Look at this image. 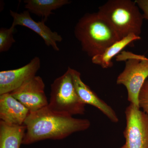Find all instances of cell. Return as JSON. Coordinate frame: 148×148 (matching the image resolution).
<instances>
[{"instance_id": "obj_15", "label": "cell", "mask_w": 148, "mask_h": 148, "mask_svg": "<svg viewBox=\"0 0 148 148\" xmlns=\"http://www.w3.org/2000/svg\"><path fill=\"white\" fill-rule=\"evenodd\" d=\"M15 26L12 25L10 28L0 29V52H5L9 50L15 42L13 34Z\"/></svg>"}, {"instance_id": "obj_1", "label": "cell", "mask_w": 148, "mask_h": 148, "mask_svg": "<svg viewBox=\"0 0 148 148\" xmlns=\"http://www.w3.org/2000/svg\"><path fill=\"white\" fill-rule=\"evenodd\" d=\"M24 125L26 130L22 145H29L47 139L62 140L75 132L86 130L90 122L87 119L55 112L47 106L30 112Z\"/></svg>"}, {"instance_id": "obj_7", "label": "cell", "mask_w": 148, "mask_h": 148, "mask_svg": "<svg viewBox=\"0 0 148 148\" xmlns=\"http://www.w3.org/2000/svg\"><path fill=\"white\" fill-rule=\"evenodd\" d=\"M45 89V84L42 79L36 76L10 93L30 112H34L48 105Z\"/></svg>"}, {"instance_id": "obj_16", "label": "cell", "mask_w": 148, "mask_h": 148, "mask_svg": "<svg viewBox=\"0 0 148 148\" xmlns=\"http://www.w3.org/2000/svg\"><path fill=\"white\" fill-rule=\"evenodd\" d=\"M138 105L140 108L148 116V79L146 80L138 95Z\"/></svg>"}, {"instance_id": "obj_10", "label": "cell", "mask_w": 148, "mask_h": 148, "mask_svg": "<svg viewBox=\"0 0 148 148\" xmlns=\"http://www.w3.org/2000/svg\"><path fill=\"white\" fill-rule=\"evenodd\" d=\"M69 68L77 94L83 103L97 108L113 123L118 122V117L112 107L99 98L89 86L83 82L79 72L70 67Z\"/></svg>"}, {"instance_id": "obj_5", "label": "cell", "mask_w": 148, "mask_h": 148, "mask_svg": "<svg viewBox=\"0 0 148 148\" xmlns=\"http://www.w3.org/2000/svg\"><path fill=\"white\" fill-rule=\"evenodd\" d=\"M85 106L77 94L68 68L65 73L56 79L51 84L48 106L55 112L73 116L84 114Z\"/></svg>"}, {"instance_id": "obj_9", "label": "cell", "mask_w": 148, "mask_h": 148, "mask_svg": "<svg viewBox=\"0 0 148 148\" xmlns=\"http://www.w3.org/2000/svg\"><path fill=\"white\" fill-rule=\"evenodd\" d=\"M10 12L13 19L12 25L15 27L18 25L29 28L41 37L46 45L51 47L56 51H59L57 42H62L63 38L57 32L51 31L43 19L41 21H34L28 10L17 13L10 10Z\"/></svg>"}, {"instance_id": "obj_4", "label": "cell", "mask_w": 148, "mask_h": 148, "mask_svg": "<svg viewBox=\"0 0 148 148\" xmlns=\"http://www.w3.org/2000/svg\"><path fill=\"white\" fill-rule=\"evenodd\" d=\"M116 61L125 62L124 70L117 78L116 84L125 86L128 101L139 107L138 95L148 77V58L123 51L117 56Z\"/></svg>"}, {"instance_id": "obj_2", "label": "cell", "mask_w": 148, "mask_h": 148, "mask_svg": "<svg viewBox=\"0 0 148 148\" xmlns=\"http://www.w3.org/2000/svg\"><path fill=\"white\" fill-rule=\"evenodd\" d=\"M74 34L82 50L91 58L102 54L120 40L98 12L86 14L80 18L75 27Z\"/></svg>"}, {"instance_id": "obj_14", "label": "cell", "mask_w": 148, "mask_h": 148, "mask_svg": "<svg viewBox=\"0 0 148 148\" xmlns=\"http://www.w3.org/2000/svg\"><path fill=\"white\" fill-rule=\"evenodd\" d=\"M24 2L25 8L29 12L37 16H42L45 22L52 11L69 4V0H25Z\"/></svg>"}, {"instance_id": "obj_8", "label": "cell", "mask_w": 148, "mask_h": 148, "mask_svg": "<svg viewBox=\"0 0 148 148\" xmlns=\"http://www.w3.org/2000/svg\"><path fill=\"white\" fill-rule=\"evenodd\" d=\"M40 67V60L35 57L29 63L14 70L0 72V95L10 93L36 76Z\"/></svg>"}, {"instance_id": "obj_17", "label": "cell", "mask_w": 148, "mask_h": 148, "mask_svg": "<svg viewBox=\"0 0 148 148\" xmlns=\"http://www.w3.org/2000/svg\"><path fill=\"white\" fill-rule=\"evenodd\" d=\"M135 1L143 11L144 18L148 20V0H136Z\"/></svg>"}, {"instance_id": "obj_13", "label": "cell", "mask_w": 148, "mask_h": 148, "mask_svg": "<svg viewBox=\"0 0 148 148\" xmlns=\"http://www.w3.org/2000/svg\"><path fill=\"white\" fill-rule=\"evenodd\" d=\"M26 127L0 121V148H20Z\"/></svg>"}, {"instance_id": "obj_11", "label": "cell", "mask_w": 148, "mask_h": 148, "mask_svg": "<svg viewBox=\"0 0 148 148\" xmlns=\"http://www.w3.org/2000/svg\"><path fill=\"white\" fill-rule=\"evenodd\" d=\"M30 111L10 93L0 95L1 121L8 124H24Z\"/></svg>"}, {"instance_id": "obj_12", "label": "cell", "mask_w": 148, "mask_h": 148, "mask_svg": "<svg viewBox=\"0 0 148 148\" xmlns=\"http://www.w3.org/2000/svg\"><path fill=\"white\" fill-rule=\"evenodd\" d=\"M141 39V37L131 34L111 45L103 53L91 58L93 64L101 66L103 69L111 68L113 65L112 59L121 52L126 46L135 41Z\"/></svg>"}, {"instance_id": "obj_3", "label": "cell", "mask_w": 148, "mask_h": 148, "mask_svg": "<svg viewBox=\"0 0 148 148\" xmlns=\"http://www.w3.org/2000/svg\"><path fill=\"white\" fill-rule=\"evenodd\" d=\"M98 13L120 39L131 34L140 36L144 18L135 1L109 0L99 8Z\"/></svg>"}, {"instance_id": "obj_6", "label": "cell", "mask_w": 148, "mask_h": 148, "mask_svg": "<svg viewBox=\"0 0 148 148\" xmlns=\"http://www.w3.org/2000/svg\"><path fill=\"white\" fill-rule=\"evenodd\" d=\"M125 143L120 148H148V116L130 103L125 110Z\"/></svg>"}]
</instances>
